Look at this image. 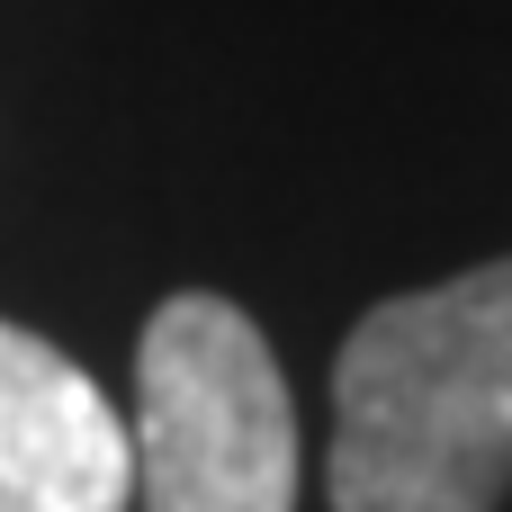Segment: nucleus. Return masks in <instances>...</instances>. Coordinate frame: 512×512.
Instances as JSON below:
<instances>
[{
	"mask_svg": "<svg viewBox=\"0 0 512 512\" xmlns=\"http://www.w3.org/2000/svg\"><path fill=\"white\" fill-rule=\"evenodd\" d=\"M135 450L81 360L0 324V512H126Z\"/></svg>",
	"mask_w": 512,
	"mask_h": 512,
	"instance_id": "3",
	"label": "nucleus"
},
{
	"mask_svg": "<svg viewBox=\"0 0 512 512\" xmlns=\"http://www.w3.org/2000/svg\"><path fill=\"white\" fill-rule=\"evenodd\" d=\"M512 486V261L387 297L333 360V512H495Z\"/></svg>",
	"mask_w": 512,
	"mask_h": 512,
	"instance_id": "1",
	"label": "nucleus"
},
{
	"mask_svg": "<svg viewBox=\"0 0 512 512\" xmlns=\"http://www.w3.org/2000/svg\"><path fill=\"white\" fill-rule=\"evenodd\" d=\"M126 450L144 512H297V405L243 306L207 288L153 306Z\"/></svg>",
	"mask_w": 512,
	"mask_h": 512,
	"instance_id": "2",
	"label": "nucleus"
}]
</instances>
